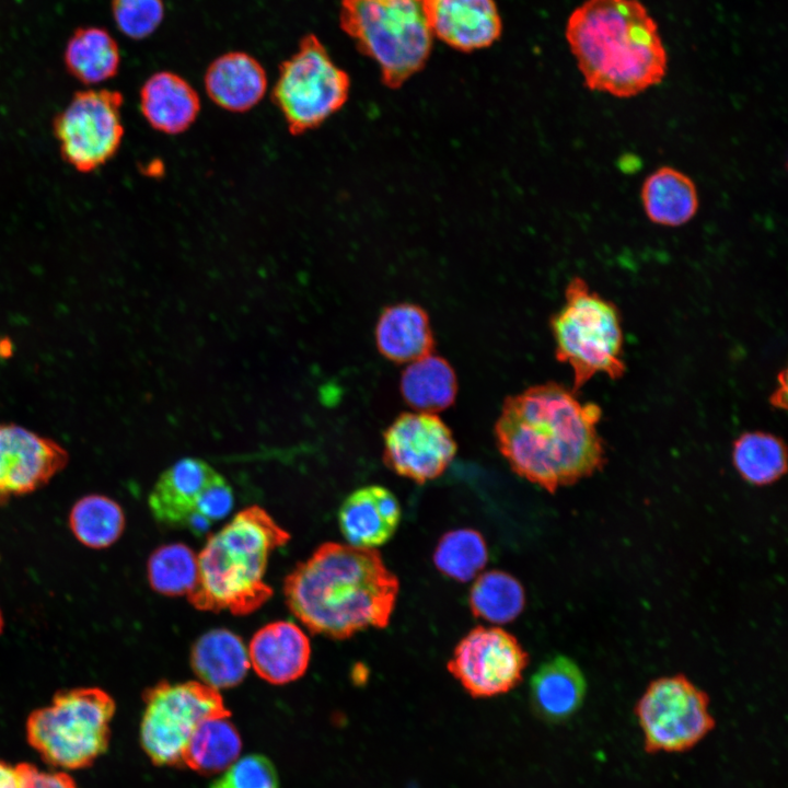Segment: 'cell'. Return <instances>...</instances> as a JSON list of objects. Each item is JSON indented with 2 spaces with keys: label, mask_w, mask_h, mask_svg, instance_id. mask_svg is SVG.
Masks as SVG:
<instances>
[{
  "label": "cell",
  "mask_w": 788,
  "mask_h": 788,
  "mask_svg": "<svg viewBox=\"0 0 788 788\" xmlns=\"http://www.w3.org/2000/svg\"><path fill=\"white\" fill-rule=\"evenodd\" d=\"M601 409L561 384L531 386L503 402L495 425L498 449L522 478L549 493L601 470Z\"/></svg>",
  "instance_id": "obj_1"
},
{
  "label": "cell",
  "mask_w": 788,
  "mask_h": 788,
  "mask_svg": "<svg viewBox=\"0 0 788 788\" xmlns=\"http://www.w3.org/2000/svg\"><path fill=\"white\" fill-rule=\"evenodd\" d=\"M399 592L397 577L375 548L327 542L286 577L292 614L312 633L346 639L390 624Z\"/></svg>",
  "instance_id": "obj_2"
},
{
  "label": "cell",
  "mask_w": 788,
  "mask_h": 788,
  "mask_svg": "<svg viewBox=\"0 0 788 788\" xmlns=\"http://www.w3.org/2000/svg\"><path fill=\"white\" fill-rule=\"evenodd\" d=\"M565 35L589 90L631 97L667 74L658 25L639 0H586L569 15Z\"/></svg>",
  "instance_id": "obj_3"
},
{
  "label": "cell",
  "mask_w": 788,
  "mask_h": 788,
  "mask_svg": "<svg viewBox=\"0 0 788 788\" xmlns=\"http://www.w3.org/2000/svg\"><path fill=\"white\" fill-rule=\"evenodd\" d=\"M289 540L290 534L265 509H243L208 536L197 556V581L187 595L189 603L200 611L255 612L273 596L264 581L269 555Z\"/></svg>",
  "instance_id": "obj_4"
},
{
  "label": "cell",
  "mask_w": 788,
  "mask_h": 788,
  "mask_svg": "<svg viewBox=\"0 0 788 788\" xmlns=\"http://www.w3.org/2000/svg\"><path fill=\"white\" fill-rule=\"evenodd\" d=\"M340 26L397 89L421 70L432 47L422 0H341Z\"/></svg>",
  "instance_id": "obj_5"
},
{
  "label": "cell",
  "mask_w": 788,
  "mask_h": 788,
  "mask_svg": "<svg viewBox=\"0 0 788 788\" xmlns=\"http://www.w3.org/2000/svg\"><path fill=\"white\" fill-rule=\"evenodd\" d=\"M115 711L114 698L101 687L60 690L28 715L26 740L54 767L86 768L107 751Z\"/></svg>",
  "instance_id": "obj_6"
},
{
  "label": "cell",
  "mask_w": 788,
  "mask_h": 788,
  "mask_svg": "<svg viewBox=\"0 0 788 788\" xmlns=\"http://www.w3.org/2000/svg\"><path fill=\"white\" fill-rule=\"evenodd\" d=\"M551 327L556 358L573 371V392L599 373L611 379L623 376L626 367L619 313L612 302L592 291L586 280L570 279L565 303L553 315Z\"/></svg>",
  "instance_id": "obj_7"
},
{
  "label": "cell",
  "mask_w": 788,
  "mask_h": 788,
  "mask_svg": "<svg viewBox=\"0 0 788 788\" xmlns=\"http://www.w3.org/2000/svg\"><path fill=\"white\" fill-rule=\"evenodd\" d=\"M348 74L329 57L320 39L305 35L298 50L279 67L273 101L288 129L300 135L322 125L346 103Z\"/></svg>",
  "instance_id": "obj_8"
},
{
  "label": "cell",
  "mask_w": 788,
  "mask_h": 788,
  "mask_svg": "<svg viewBox=\"0 0 788 788\" xmlns=\"http://www.w3.org/2000/svg\"><path fill=\"white\" fill-rule=\"evenodd\" d=\"M141 748L157 766L182 768V755L198 727L208 718L230 717L218 690L201 682H158L143 694Z\"/></svg>",
  "instance_id": "obj_9"
},
{
  "label": "cell",
  "mask_w": 788,
  "mask_h": 788,
  "mask_svg": "<svg viewBox=\"0 0 788 788\" xmlns=\"http://www.w3.org/2000/svg\"><path fill=\"white\" fill-rule=\"evenodd\" d=\"M148 502L159 523L201 536L231 512L234 496L225 478L208 463L185 457L159 477Z\"/></svg>",
  "instance_id": "obj_10"
},
{
  "label": "cell",
  "mask_w": 788,
  "mask_h": 788,
  "mask_svg": "<svg viewBox=\"0 0 788 788\" xmlns=\"http://www.w3.org/2000/svg\"><path fill=\"white\" fill-rule=\"evenodd\" d=\"M706 693L683 675L653 681L638 700L635 712L647 753L684 752L715 727Z\"/></svg>",
  "instance_id": "obj_11"
},
{
  "label": "cell",
  "mask_w": 788,
  "mask_h": 788,
  "mask_svg": "<svg viewBox=\"0 0 788 788\" xmlns=\"http://www.w3.org/2000/svg\"><path fill=\"white\" fill-rule=\"evenodd\" d=\"M123 100L118 91H80L55 117L54 135L61 157L77 171L92 172L118 151L124 136Z\"/></svg>",
  "instance_id": "obj_12"
},
{
  "label": "cell",
  "mask_w": 788,
  "mask_h": 788,
  "mask_svg": "<svg viewBox=\"0 0 788 788\" xmlns=\"http://www.w3.org/2000/svg\"><path fill=\"white\" fill-rule=\"evenodd\" d=\"M528 664L529 654L512 634L477 626L457 642L447 667L472 697L487 698L519 685Z\"/></svg>",
  "instance_id": "obj_13"
},
{
  "label": "cell",
  "mask_w": 788,
  "mask_h": 788,
  "mask_svg": "<svg viewBox=\"0 0 788 788\" xmlns=\"http://www.w3.org/2000/svg\"><path fill=\"white\" fill-rule=\"evenodd\" d=\"M384 464L418 484L439 477L456 453L449 427L434 414L403 413L383 436Z\"/></svg>",
  "instance_id": "obj_14"
},
{
  "label": "cell",
  "mask_w": 788,
  "mask_h": 788,
  "mask_svg": "<svg viewBox=\"0 0 788 788\" xmlns=\"http://www.w3.org/2000/svg\"><path fill=\"white\" fill-rule=\"evenodd\" d=\"M68 462L69 453L55 440L0 422V503L40 489Z\"/></svg>",
  "instance_id": "obj_15"
},
{
  "label": "cell",
  "mask_w": 788,
  "mask_h": 788,
  "mask_svg": "<svg viewBox=\"0 0 788 788\" xmlns=\"http://www.w3.org/2000/svg\"><path fill=\"white\" fill-rule=\"evenodd\" d=\"M428 24L439 39L460 51L490 46L501 34L494 0H422Z\"/></svg>",
  "instance_id": "obj_16"
},
{
  "label": "cell",
  "mask_w": 788,
  "mask_h": 788,
  "mask_svg": "<svg viewBox=\"0 0 788 788\" xmlns=\"http://www.w3.org/2000/svg\"><path fill=\"white\" fill-rule=\"evenodd\" d=\"M247 652L250 663L259 677L270 684L281 685L305 673L311 645L308 636L296 624L277 621L254 634Z\"/></svg>",
  "instance_id": "obj_17"
},
{
  "label": "cell",
  "mask_w": 788,
  "mask_h": 788,
  "mask_svg": "<svg viewBox=\"0 0 788 788\" xmlns=\"http://www.w3.org/2000/svg\"><path fill=\"white\" fill-rule=\"evenodd\" d=\"M402 517L395 495L379 485L352 491L338 511L340 532L349 545L375 548L390 541Z\"/></svg>",
  "instance_id": "obj_18"
},
{
  "label": "cell",
  "mask_w": 788,
  "mask_h": 788,
  "mask_svg": "<svg viewBox=\"0 0 788 788\" xmlns=\"http://www.w3.org/2000/svg\"><path fill=\"white\" fill-rule=\"evenodd\" d=\"M208 96L220 107L242 113L254 107L265 95L267 77L251 55L231 51L215 59L205 74Z\"/></svg>",
  "instance_id": "obj_19"
},
{
  "label": "cell",
  "mask_w": 788,
  "mask_h": 788,
  "mask_svg": "<svg viewBox=\"0 0 788 788\" xmlns=\"http://www.w3.org/2000/svg\"><path fill=\"white\" fill-rule=\"evenodd\" d=\"M140 109L152 128L177 135L196 120L200 101L195 89L170 71L151 76L140 90Z\"/></svg>",
  "instance_id": "obj_20"
},
{
  "label": "cell",
  "mask_w": 788,
  "mask_h": 788,
  "mask_svg": "<svg viewBox=\"0 0 788 788\" xmlns=\"http://www.w3.org/2000/svg\"><path fill=\"white\" fill-rule=\"evenodd\" d=\"M379 352L395 363H410L433 354L434 336L427 312L414 303L383 309L375 326Z\"/></svg>",
  "instance_id": "obj_21"
},
{
  "label": "cell",
  "mask_w": 788,
  "mask_h": 788,
  "mask_svg": "<svg viewBox=\"0 0 788 788\" xmlns=\"http://www.w3.org/2000/svg\"><path fill=\"white\" fill-rule=\"evenodd\" d=\"M584 694L582 672L564 656L542 663L530 681V700L534 711L552 722L571 717L580 708Z\"/></svg>",
  "instance_id": "obj_22"
},
{
  "label": "cell",
  "mask_w": 788,
  "mask_h": 788,
  "mask_svg": "<svg viewBox=\"0 0 788 788\" xmlns=\"http://www.w3.org/2000/svg\"><path fill=\"white\" fill-rule=\"evenodd\" d=\"M190 665L201 683L219 690L240 684L251 665L242 639L229 629H212L193 645Z\"/></svg>",
  "instance_id": "obj_23"
},
{
  "label": "cell",
  "mask_w": 788,
  "mask_h": 788,
  "mask_svg": "<svg viewBox=\"0 0 788 788\" xmlns=\"http://www.w3.org/2000/svg\"><path fill=\"white\" fill-rule=\"evenodd\" d=\"M640 198L651 222L671 228L692 220L699 202L692 178L671 166H661L646 177Z\"/></svg>",
  "instance_id": "obj_24"
},
{
  "label": "cell",
  "mask_w": 788,
  "mask_h": 788,
  "mask_svg": "<svg viewBox=\"0 0 788 788\" xmlns=\"http://www.w3.org/2000/svg\"><path fill=\"white\" fill-rule=\"evenodd\" d=\"M399 387L409 406L417 412L433 414L454 403L457 379L444 358L431 354L407 366Z\"/></svg>",
  "instance_id": "obj_25"
},
{
  "label": "cell",
  "mask_w": 788,
  "mask_h": 788,
  "mask_svg": "<svg viewBox=\"0 0 788 788\" xmlns=\"http://www.w3.org/2000/svg\"><path fill=\"white\" fill-rule=\"evenodd\" d=\"M63 60L69 73L83 84H97L116 76L120 54L117 42L104 28H77L69 38Z\"/></svg>",
  "instance_id": "obj_26"
},
{
  "label": "cell",
  "mask_w": 788,
  "mask_h": 788,
  "mask_svg": "<svg viewBox=\"0 0 788 788\" xmlns=\"http://www.w3.org/2000/svg\"><path fill=\"white\" fill-rule=\"evenodd\" d=\"M242 749L240 734L228 717L201 721L182 755V768L201 775H213L227 769L237 760Z\"/></svg>",
  "instance_id": "obj_27"
},
{
  "label": "cell",
  "mask_w": 788,
  "mask_h": 788,
  "mask_svg": "<svg viewBox=\"0 0 788 788\" xmlns=\"http://www.w3.org/2000/svg\"><path fill=\"white\" fill-rule=\"evenodd\" d=\"M68 520L76 540L92 549H104L116 543L126 524L120 505L101 494L79 498L72 505Z\"/></svg>",
  "instance_id": "obj_28"
},
{
  "label": "cell",
  "mask_w": 788,
  "mask_h": 788,
  "mask_svg": "<svg viewBox=\"0 0 788 788\" xmlns=\"http://www.w3.org/2000/svg\"><path fill=\"white\" fill-rule=\"evenodd\" d=\"M468 605L472 614L486 622L506 624L514 621L525 606L523 586L502 570L486 571L474 581Z\"/></svg>",
  "instance_id": "obj_29"
},
{
  "label": "cell",
  "mask_w": 788,
  "mask_h": 788,
  "mask_svg": "<svg viewBox=\"0 0 788 788\" xmlns=\"http://www.w3.org/2000/svg\"><path fill=\"white\" fill-rule=\"evenodd\" d=\"M732 459L738 473L753 485H767L787 470L784 442L774 434L754 431L741 434L733 444Z\"/></svg>",
  "instance_id": "obj_30"
},
{
  "label": "cell",
  "mask_w": 788,
  "mask_h": 788,
  "mask_svg": "<svg viewBox=\"0 0 788 788\" xmlns=\"http://www.w3.org/2000/svg\"><path fill=\"white\" fill-rule=\"evenodd\" d=\"M197 555L183 543L158 547L147 563L150 587L166 596L188 595L196 586Z\"/></svg>",
  "instance_id": "obj_31"
},
{
  "label": "cell",
  "mask_w": 788,
  "mask_h": 788,
  "mask_svg": "<svg viewBox=\"0 0 788 788\" xmlns=\"http://www.w3.org/2000/svg\"><path fill=\"white\" fill-rule=\"evenodd\" d=\"M488 548L483 535L473 529L447 532L433 552V563L444 576L460 582L473 579L487 564Z\"/></svg>",
  "instance_id": "obj_32"
},
{
  "label": "cell",
  "mask_w": 788,
  "mask_h": 788,
  "mask_svg": "<svg viewBox=\"0 0 788 788\" xmlns=\"http://www.w3.org/2000/svg\"><path fill=\"white\" fill-rule=\"evenodd\" d=\"M112 12L118 30L129 38L151 35L164 16L162 0H112Z\"/></svg>",
  "instance_id": "obj_33"
},
{
  "label": "cell",
  "mask_w": 788,
  "mask_h": 788,
  "mask_svg": "<svg viewBox=\"0 0 788 788\" xmlns=\"http://www.w3.org/2000/svg\"><path fill=\"white\" fill-rule=\"evenodd\" d=\"M210 788H278L274 764L264 755L250 754L234 761Z\"/></svg>",
  "instance_id": "obj_34"
},
{
  "label": "cell",
  "mask_w": 788,
  "mask_h": 788,
  "mask_svg": "<svg viewBox=\"0 0 788 788\" xmlns=\"http://www.w3.org/2000/svg\"><path fill=\"white\" fill-rule=\"evenodd\" d=\"M21 788H78L73 778L65 772H43L28 763L16 765Z\"/></svg>",
  "instance_id": "obj_35"
},
{
  "label": "cell",
  "mask_w": 788,
  "mask_h": 788,
  "mask_svg": "<svg viewBox=\"0 0 788 788\" xmlns=\"http://www.w3.org/2000/svg\"><path fill=\"white\" fill-rule=\"evenodd\" d=\"M0 788H21L19 770L3 761H0Z\"/></svg>",
  "instance_id": "obj_36"
},
{
  "label": "cell",
  "mask_w": 788,
  "mask_h": 788,
  "mask_svg": "<svg viewBox=\"0 0 788 788\" xmlns=\"http://www.w3.org/2000/svg\"><path fill=\"white\" fill-rule=\"evenodd\" d=\"M3 626H4V619H3L2 611L0 609V635L3 630Z\"/></svg>",
  "instance_id": "obj_37"
}]
</instances>
